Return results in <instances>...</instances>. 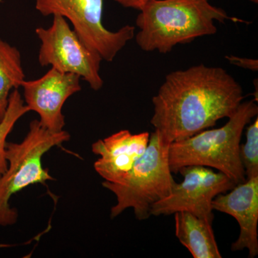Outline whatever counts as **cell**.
Wrapping results in <instances>:
<instances>
[{"label":"cell","instance_id":"6da1fadb","mask_svg":"<svg viewBox=\"0 0 258 258\" xmlns=\"http://www.w3.org/2000/svg\"><path fill=\"white\" fill-rule=\"evenodd\" d=\"M244 98L240 83L222 68L201 64L173 71L153 97L151 124L171 144L230 118Z\"/></svg>","mask_w":258,"mask_h":258},{"label":"cell","instance_id":"7a4b0ae2","mask_svg":"<svg viewBox=\"0 0 258 258\" xmlns=\"http://www.w3.org/2000/svg\"><path fill=\"white\" fill-rule=\"evenodd\" d=\"M136 42L146 52H170L179 44L216 33L215 21L242 22L231 18L210 0H149L139 10Z\"/></svg>","mask_w":258,"mask_h":258},{"label":"cell","instance_id":"3957f363","mask_svg":"<svg viewBox=\"0 0 258 258\" xmlns=\"http://www.w3.org/2000/svg\"><path fill=\"white\" fill-rule=\"evenodd\" d=\"M257 114V101L242 102L223 126L206 129L171 143L169 164L171 172L179 173L185 166H203L217 169L236 185L244 182L246 176L240 160V141L246 125Z\"/></svg>","mask_w":258,"mask_h":258},{"label":"cell","instance_id":"277c9868","mask_svg":"<svg viewBox=\"0 0 258 258\" xmlns=\"http://www.w3.org/2000/svg\"><path fill=\"white\" fill-rule=\"evenodd\" d=\"M169 145L154 131L144 155L121 181L102 182L116 198V204L111 209V218L132 208L139 220H147L152 216L153 205L170 195L176 181L169 167Z\"/></svg>","mask_w":258,"mask_h":258},{"label":"cell","instance_id":"5b68a950","mask_svg":"<svg viewBox=\"0 0 258 258\" xmlns=\"http://www.w3.org/2000/svg\"><path fill=\"white\" fill-rule=\"evenodd\" d=\"M70 139L71 134L66 131L50 132L39 120H33L21 142L7 143L8 169L0 176V227H9L18 222V210L10 206L13 195L30 185L54 180L48 169L42 166V157Z\"/></svg>","mask_w":258,"mask_h":258},{"label":"cell","instance_id":"8992f818","mask_svg":"<svg viewBox=\"0 0 258 258\" xmlns=\"http://www.w3.org/2000/svg\"><path fill=\"white\" fill-rule=\"evenodd\" d=\"M35 33L40 41V66H50L60 72L77 75L94 91L101 89L103 80L100 70L103 59L80 38L66 19L53 15L50 27L37 28Z\"/></svg>","mask_w":258,"mask_h":258},{"label":"cell","instance_id":"52a82bcc","mask_svg":"<svg viewBox=\"0 0 258 258\" xmlns=\"http://www.w3.org/2000/svg\"><path fill=\"white\" fill-rule=\"evenodd\" d=\"M35 9L43 16L60 15L103 60L112 62L135 36V27L126 25L117 31L105 28L102 22L103 0H35Z\"/></svg>","mask_w":258,"mask_h":258},{"label":"cell","instance_id":"ba28073f","mask_svg":"<svg viewBox=\"0 0 258 258\" xmlns=\"http://www.w3.org/2000/svg\"><path fill=\"white\" fill-rule=\"evenodd\" d=\"M179 172L184 177L182 182H176L169 196L153 205L151 215L168 216L186 212L212 222V201L217 195L232 189L235 183L206 166H185Z\"/></svg>","mask_w":258,"mask_h":258},{"label":"cell","instance_id":"9c48e42d","mask_svg":"<svg viewBox=\"0 0 258 258\" xmlns=\"http://www.w3.org/2000/svg\"><path fill=\"white\" fill-rule=\"evenodd\" d=\"M81 78L51 68L40 79L24 81V102L30 111L36 112L42 126L52 132L64 130L66 121L62 110L64 103L81 91Z\"/></svg>","mask_w":258,"mask_h":258},{"label":"cell","instance_id":"30bf717a","mask_svg":"<svg viewBox=\"0 0 258 258\" xmlns=\"http://www.w3.org/2000/svg\"><path fill=\"white\" fill-rule=\"evenodd\" d=\"M213 210L227 214L238 222L240 232L232 244V251L246 249L249 257L258 254V176L246 179L212 201Z\"/></svg>","mask_w":258,"mask_h":258},{"label":"cell","instance_id":"8fae6325","mask_svg":"<svg viewBox=\"0 0 258 258\" xmlns=\"http://www.w3.org/2000/svg\"><path fill=\"white\" fill-rule=\"evenodd\" d=\"M150 138L149 132L137 134L121 130L92 145L93 154L99 158L94 169L104 181L118 183L121 181L147 150Z\"/></svg>","mask_w":258,"mask_h":258},{"label":"cell","instance_id":"7c38bea8","mask_svg":"<svg viewBox=\"0 0 258 258\" xmlns=\"http://www.w3.org/2000/svg\"><path fill=\"white\" fill-rule=\"evenodd\" d=\"M174 215L176 237L194 258H222L212 222L186 212Z\"/></svg>","mask_w":258,"mask_h":258},{"label":"cell","instance_id":"4fadbf2b","mask_svg":"<svg viewBox=\"0 0 258 258\" xmlns=\"http://www.w3.org/2000/svg\"><path fill=\"white\" fill-rule=\"evenodd\" d=\"M25 80L20 50L0 39V122L8 109L10 93L21 87Z\"/></svg>","mask_w":258,"mask_h":258},{"label":"cell","instance_id":"5bb4252c","mask_svg":"<svg viewBox=\"0 0 258 258\" xmlns=\"http://www.w3.org/2000/svg\"><path fill=\"white\" fill-rule=\"evenodd\" d=\"M30 112L18 89L10 93L9 104L4 118L0 122V176L8 169V163L6 158V145L8 136L13 131L15 125L24 115Z\"/></svg>","mask_w":258,"mask_h":258},{"label":"cell","instance_id":"9a60e30c","mask_svg":"<svg viewBox=\"0 0 258 258\" xmlns=\"http://www.w3.org/2000/svg\"><path fill=\"white\" fill-rule=\"evenodd\" d=\"M241 162L246 179L258 176V118L246 131L245 144L240 146Z\"/></svg>","mask_w":258,"mask_h":258},{"label":"cell","instance_id":"2e32d148","mask_svg":"<svg viewBox=\"0 0 258 258\" xmlns=\"http://www.w3.org/2000/svg\"><path fill=\"white\" fill-rule=\"evenodd\" d=\"M225 57L233 66L252 71H258V60L255 59L237 57L235 55H227Z\"/></svg>","mask_w":258,"mask_h":258},{"label":"cell","instance_id":"e0dca14e","mask_svg":"<svg viewBox=\"0 0 258 258\" xmlns=\"http://www.w3.org/2000/svg\"><path fill=\"white\" fill-rule=\"evenodd\" d=\"M122 7L125 8L140 10L149 0H113Z\"/></svg>","mask_w":258,"mask_h":258},{"label":"cell","instance_id":"ac0fdd59","mask_svg":"<svg viewBox=\"0 0 258 258\" xmlns=\"http://www.w3.org/2000/svg\"><path fill=\"white\" fill-rule=\"evenodd\" d=\"M249 1L252 2V3H256V4H257L258 0H249Z\"/></svg>","mask_w":258,"mask_h":258},{"label":"cell","instance_id":"d6986e66","mask_svg":"<svg viewBox=\"0 0 258 258\" xmlns=\"http://www.w3.org/2000/svg\"><path fill=\"white\" fill-rule=\"evenodd\" d=\"M3 0H0V3H2V2H3Z\"/></svg>","mask_w":258,"mask_h":258}]
</instances>
